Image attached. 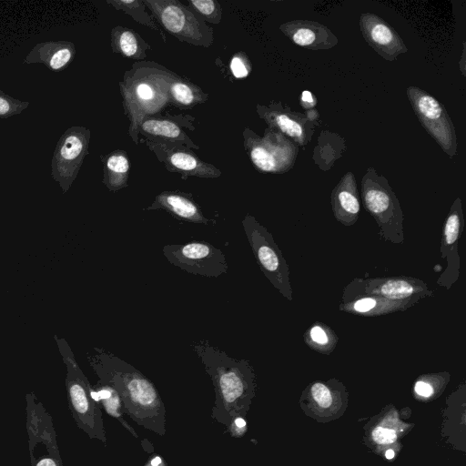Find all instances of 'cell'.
Returning a JSON list of instances; mask_svg holds the SVG:
<instances>
[{
  "label": "cell",
  "instance_id": "obj_1",
  "mask_svg": "<svg viewBox=\"0 0 466 466\" xmlns=\"http://www.w3.org/2000/svg\"><path fill=\"white\" fill-rule=\"evenodd\" d=\"M87 360L98 380L120 396L124 411L133 421L160 437L166 434V408L153 384L142 372L113 353L94 348Z\"/></svg>",
  "mask_w": 466,
  "mask_h": 466
},
{
  "label": "cell",
  "instance_id": "obj_2",
  "mask_svg": "<svg viewBox=\"0 0 466 466\" xmlns=\"http://www.w3.org/2000/svg\"><path fill=\"white\" fill-rule=\"evenodd\" d=\"M192 349L209 375L215 391L211 418L229 427L236 418H245L255 395V373L246 360H237L207 339L192 343Z\"/></svg>",
  "mask_w": 466,
  "mask_h": 466
},
{
  "label": "cell",
  "instance_id": "obj_3",
  "mask_svg": "<svg viewBox=\"0 0 466 466\" xmlns=\"http://www.w3.org/2000/svg\"><path fill=\"white\" fill-rule=\"evenodd\" d=\"M175 72L154 61H137L118 82L124 114L129 121L127 134L139 144L138 127L147 118L161 115L168 106V87Z\"/></svg>",
  "mask_w": 466,
  "mask_h": 466
},
{
  "label": "cell",
  "instance_id": "obj_4",
  "mask_svg": "<svg viewBox=\"0 0 466 466\" xmlns=\"http://www.w3.org/2000/svg\"><path fill=\"white\" fill-rule=\"evenodd\" d=\"M66 366V389L68 407L76 426L90 439L106 444V434L101 406L94 390L77 364L66 340L54 336Z\"/></svg>",
  "mask_w": 466,
  "mask_h": 466
},
{
  "label": "cell",
  "instance_id": "obj_5",
  "mask_svg": "<svg viewBox=\"0 0 466 466\" xmlns=\"http://www.w3.org/2000/svg\"><path fill=\"white\" fill-rule=\"evenodd\" d=\"M360 198L365 209L375 219L380 236L394 244L403 242V213L388 179L368 167L360 182Z\"/></svg>",
  "mask_w": 466,
  "mask_h": 466
},
{
  "label": "cell",
  "instance_id": "obj_6",
  "mask_svg": "<svg viewBox=\"0 0 466 466\" xmlns=\"http://www.w3.org/2000/svg\"><path fill=\"white\" fill-rule=\"evenodd\" d=\"M160 28L183 43L209 47L214 30L178 0H142Z\"/></svg>",
  "mask_w": 466,
  "mask_h": 466
},
{
  "label": "cell",
  "instance_id": "obj_7",
  "mask_svg": "<svg viewBox=\"0 0 466 466\" xmlns=\"http://www.w3.org/2000/svg\"><path fill=\"white\" fill-rule=\"evenodd\" d=\"M244 149L261 173L284 174L293 168L299 147L288 137L269 127L259 137L249 127L242 132Z\"/></svg>",
  "mask_w": 466,
  "mask_h": 466
},
{
  "label": "cell",
  "instance_id": "obj_8",
  "mask_svg": "<svg viewBox=\"0 0 466 466\" xmlns=\"http://www.w3.org/2000/svg\"><path fill=\"white\" fill-rule=\"evenodd\" d=\"M25 403L30 466H64L51 414L34 392L26 393Z\"/></svg>",
  "mask_w": 466,
  "mask_h": 466
},
{
  "label": "cell",
  "instance_id": "obj_9",
  "mask_svg": "<svg viewBox=\"0 0 466 466\" xmlns=\"http://www.w3.org/2000/svg\"><path fill=\"white\" fill-rule=\"evenodd\" d=\"M244 232L263 274L289 300H292L289 266L272 235L252 215L242 220Z\"/></svg>",
  "mask_w": 466,
  "mask_h": 466
},
{
  "label": "cell",
  "instance_id": "obj_10",
  "mask_svg": "<svg viewBox=\"0 0 466 466\" xmlns=\"http://www.w3.org/2000/svg\"><path fill=\"white\" fill-rule=\"evenodd\" d=\"M410 104L420 125L451 158L457 155V135L445 106L425 90L410 86Z\"/></svg>",
  "mask_w": 466,
  "mask_h": 466
},
{
  "label": "cell",
  "instance_id": "obj_11",
  "mask_svg": "<svg viewBox=\"0 0 466 466\" xmlns=\"http://www.w3.org/2000/svg\"><path fill=\"white\" fill-rule=\"evenodd\" d=\"M368 296L415 304L425 297L432 296V291L425 282L410 277L354 279L345 287L341 302Z\"/></svg>",
  "mask_w": 466,
  "mask_h": 466
},
{
  "label": "cell",
  "instance_id": "obj_12",
  "mask_svg": "<svg viewBox=\"0 0 466 466\" xmlns=\"http://www.w3.org/2000/svg\"><path fill=\"white\" fill-rule=\"evenodd\" d=\"M91 131L83 126L67 128L59 137L51 159V177L66 193L88 155Z\"/></svg>",
  "mask_w": 466,
  "mask_h": 466
},
{
  "label": "cell",
  "instance_id": "obj_13",
  "mask_svg": "<svg viewBox=\"0 0 466 466\" xmlns=\"http://www.w3.org/2000/svg\"><path fill=\"white\" fill-rule=\"evenodd\" d=\"M163 254L171 264L194 275L216 278L228 268L223 252L206 241L168 244Z\"/></svg>",
  "mask_w": 466,
  "mask_h": 466
},
{
  "label": "cell",
  "instance_id": "obj_14",
  "mask_svg": "<svg viewBox=\"0 0 466 466\" xmlns=\"http://www.w3.org/2000/svg\"><path fill=\"white\" fill-rule=\"evenodd\" d=\"M194 121L195 118L189 115L172 116L167 113L166 116H151L140 124L139 137L156 144L198 150L200 147L184 130H195Z\"/></svg>",
  "mask_w": 466,
  "mask_h": 466
},
{
  "label": "cell",
  "instance_id": "obj_15",
  "mask_svg": "<svg viewBox=\"0 0 466 466\" xmlns=\"http://www.w3.org/2000/svg\"><path fill=\"white\" fill-rule=\"evenodd\" d=\"M256 112L268 127L279 132L298 147L307 146L314 135L315 123L305 114L294 111L279 101H272L268 106L257 104Z\"/></svg>",
  "mask_w": 466,
  "mask_h": 466
},
{
  "label": "cell",
  "instance_id": "obj_16",
  "mask_svg": "<svg viewBox=\"0 0 466 466\" xmlns=\"http://www.w3.org/2000/svg\"><path fill=\"white\" fill-rule=\"evenodd\" d=\"M139 141L154 153L167 171L180 175L183 179L188 177L217 178L222 175L220 169L199 158L192 149L156 144L141 138Z\"/></svg>",
  "mask_w": 466,
  "mask_h": 466
},
{
  "label": "cell",
  "instance_id": "obj_17",
  "mask_svg": "<svg viewBox=\"0 0 466 466\" xmlns=\"http://www.w3.org/2000/svg\"><path fill=\"white\" fill-rule=\"evenodd\" d=\"M360 29L367 44L383 59L395 61L400 54L408 52L401 36L383 18L374 13L360 15Z\"/></svg>",
  "mask_w": 466,
  "mask_h": 466
},
{
  "label": "cell",
  "instance_id": "obj_18",
  "mask_svg": "<svg viewBox=\"0 0 466 466\" xmlns=\"http://www.w3.org/2000/svg\"><path fill=\"white\" fill-rule=\"evenodd\" d=\"M463 226L461 199L457 198L445 219L441 243V258L447 260V267L439 278L438 284L448 289L458 279L460 274L458 241L463 230Z\"/></svg>",
  "mask_w": 466,
  "mask_h": 466
},
{
  "label": "cell",
  "instance_id": "obj_19",
  "mask_svg": "<svg viewBox=\"0 0 466 466\" xmlns=\"http://www.w3.org/2000/svg\"><path fill=\"white\" fill-rule=\"evenodd\" d=\"M279 30L296 46L313 51L330 49L339 42L328 26L317 21L295 19L281 24Z\"/></svg>",
  "mask_w": 466,
  "mask_h": 466
},
{
  "label": "cell",
  "instance_id": "obj_20",
  "mask_svg": "<svg viewBox=\"0 0 466 466\" xmlns=\"http://www.w3.org/2000/svg\"><path fill=\"white\" fill-rule=\"evenodd\" d=\"M330 203L335 218L345 226H352L359 218L360 202L354 174L348 171L332 189Z\"/></svg>",
  "mask_w": 466,
  "mask_h": 466
},
{
  "label": "cell",
  "instance_id": "obj_21",
  "mask_svg": "<svg viewBox=\"0 0 466 466\" xmlns=\"http://www.w3.org/2000/svg\"><path fill=\"white\" fill-rule=\"evenodd\" d=\"M147 210L162 209L174 218L193 223L208 225V219L192 195L178 190H165L157 194Z\"/></svg>",
  "mask_w": 466,
  "mask_h": 466
},
{
  "label": "cell",
  "instance_id": "obj_22",
  "mask_svg": "<svg viewBox=\"0 0 466 466\" xmlns=\"http://www.w3.org/2000/svg\"><path fill=\"white\" fill-rule=\"evenodd\" d=\"M76 46L70 41H46L36 44L25 56L23 65L43 64L49 70L61 72L76 56Z\"/></svg>",
  "mask_w": 466,
  "mask_h": 466
},
{
  "label": "cell",
  "instance_id": "obj_23",
  "mask_svg": "<svg viewBox=\"0 0 466 466\" xmlns=\"http://www.w3.org/2000/svg\"><path fill=\"white\" fill-rule=\"evenodd\" d=\"M103 165L102 182L109 191L116 192L128 186L130 160L127 151L116 149L100 155Z\"/></svg>",
  "mask_w": 466,
  "mask_h": 466
},
{
  "label": "cell",
  "instance_id": "obj_24",
  "mask_svg": "<svg viewBox=\"0 0 466 466\" xmlns=\"http://www.w3.org/2000/svg\"><path fill=\"white\" fill-rule=\"evenodd\" d=\"M112 52L124 57L143 61L150 45L137 32L123 25L114 26L110 31Z\"/></svg>",
  "mask_w": 466,
  "mask_h": 466
},
{
  "label": "cell",
  "instance_id": "obj_25",
  "mask_svg": "<svg viewBox=\"0 0 466 466\" xmlns=\"http://www.w3.org/2000/svg\"><path fill=\"white\" fill-rule=\"evenodd\" d=\"M413 305L414 303L411 302L394 301L380 297L368 296L348 302H341L339 309L349 313L376 316L396 310H404Z\"/></svg>",
  "mask_w": 466,
  "mask_h": 466
},
{
  "label": "cell",
  "instance_id": "obj_26",
  "mask_svg": "<svg viewBox=\"0 0 466 466\" xmlns=\"http://www.w3.org/2000/svg\"><path fill=\"white\" fill-rule=\"evenodd\" d=\"M168 96L170 105L181 110L203 104L209 97L200 86L178 75L169 84Z\"/></svg>",
  "mask_w": 466,
  "mask_h": 466
},
{
  "label": "cell",
  "instance_id": "obj_27",
  "mask_svg": "<svg viewBox=\"0 0 466 466\" xmlns=\"http://www.w3.org/2000/svg\"><path fill=\"white\" fill-rule=\"evenodd\" d=\"M94 395L100 406L105 410L107 415L114 418L125 428L133 437L138 438V434L134 428L124 418V405L116 390L107 383L97 380L92 386Z\"/></svg>",
  "mask_w": 466,
  "mask_h": 466
},
{
  "label": "cell",
  "instance_id": "obj_28",
  "mask_svg": "<svg viewBox=\"0 0 466 466\" xmlns=\"http://www.w3.org/2000/svg\"><path fill=\"white\" fill-rule=\"evenodd\" d=\"M106 4L116 10L122 11L131 16L137 23L153 30L166 43L164 31L156 23L151 14L147 11L146 5L140 0H106Z\"/></svg>",
  "mask_w": 466,
  "mask_h": 466
},
{
  "label": "cell",
  "instance_id": "obj_29",
  "mask_svg": "<svg viewBox=\"0 0 466 466\" xmlns=\"http://www.w3.org/2000/svg\"><path fill=\"white\" fill-rule=\"evenodd\" d=\"M304 339L311 349L326 354L334 350L338 341L336 334L322 323L313 325L308 333H305Z\"/></svg>",
  "mask_w": 466,
  "mask_h": 466
},
{
  "label": "cell",
  "instance_id": "obj_30",
  "mask_svg": "<svg viewBox=\"0 0 466 466\" xmlns=\"http://www.w3.org/2000/svg\"><path fill=\"white\" fill-rule=\"evenodd\" d=\"M188 7L204 22L218 25L222 20V7L217 0H187Z\"/></svg>",
  "mask_w": 466,
  "mask_h": 466
},
{
  "label": "cell",
  "instance_id": "obj_31",
  "mask_svg": "<svg viewBox=\"0 0 466 466\" xmlns=\"http://www.w3.org/2000/svg\"><path fill=\"white\" fill-rule=\"evenodd\" d=\"M29 102L21 101L0 90V118H8L21 114L29 106Z\"/></svg>",
  "mask_w": 466,
  "mask_h": 466
},
{
  "label": "cell",
  "instance_id": "obj_32",
  "mask_svg": "<svg viewBox=\"0 0 466 466\" xmlns=\"http://www.w3.org/2000/svg\"><path fill=\"white\" fill-rule=\"evenodd\" d=\"M229 70L231 75L237 79H243L249 76L252 70V64L245 52L238 51L231 56Z\"/></svg>",
  "mask_w": 466,
  "mask_h": 466
},
{
  "label": "cell",
  "instance_id": "obj_33",
  "mask_svg": "<svg viewBox=\"0 0 466 466\" xmlns=\"http://www.w3.org/2000/svg\"><path fill=\"white\" fill-rule=\"evenodd\" d=\"M311 396L315 402L321 408H329L333 402L330 390L326 385L317 382L310 388Z\"/></svg>",
  "mask_w": 466,
  "mask_h": 466
},
{
  "label": "cell",
  "instance_id": "obj_34",
  "mask_svg": "<svg viewBox=\"0 0 466 466\" xmlns=\"http://www.w3.org/2000/svg\"><path fill=\"white\" fill-rule=\"evenodd\" d=\"M373 440L380 444H388L396 441L394 431L385 428H376L372 432Z\"/></svg>",
  "mask_w": 466,
  "mask_h": 466
},
{
  "label": "cell",
  "instance_id": "obj_35",
  "mask_svg": "<svg viewBox=\"0 0 466 466\" xmlns=\"http://www.w3.org/2000/svg\"><path fill=\"white\" fill-rule=\"evenodd\" d=\"M246 420L245 418H236L233 420L227 431L235 438H240L246 432Z\"/></svg>",
  "mask_w": 466,
  "mask_h": 466
},
{
  "label": "cell",
  "instance_id": "obj_36",
  "mask_svg": "<svg viewBox=\"0 0 466 466\" xmlns=\"http://www.w3.org/2000/svg\"><path fill=\"white\" fill-rule=\"evenodd\" d=\"M299 105L307 111L315 108L317 99L310 91L303 90L299 97Z\"/></svg>",
  "mask_w": 466,
  "mask_h": 466
},
{
  "label": "cell",
  "instance_id": "obj_37",
  "mask_svg": "<svg viewBox=\"0 0 466 466\" xmlns=\"http://www.w3.org/2000/svg\"><path fill=\"white\" fill-rule=\"evenodd\" d=\"M414 390L418 395L425 398L430 397L433 392L431 385L424 380H418L415 383Z\"/></svg>",
  "mask_w": 466,
  "mask_h": 466
},
{
  "label": "cell",
  "instance_id": "obj_38",
  "mask_svg": "<svg viewBox=\"0 0 466 466\" xmlns=\"http://www.w3.org/2000/svg\"><path fill=\"white\" fill-rule=\"evenodd\" d=\"M144 466H167L166 461L158 454H154L148 458Z\"/></svg>",
  "mask_w": 466,
  "mask_h": 466
},
{
  "label": "cell",
  "instance_id": "obj_39",
  "mask_svg": "<svg viewBox=\"0 0 466 466\" xmlns=\"http://www.w3.org/2000/svg\"><path fill=\"white\" fill-rule=\"evenodd\" d=\"M305 116L309 121L313 123H316V121L319 119V113L315 108L307 110Z\"/></svg>",
  "mask_w": 466,
  "mask_h": 466
},
{
  "label": "cell",
  "instance_id": "obj_40",
  "mask_svg": "<svg viewBox=\"0 0 466 466\" xmlns=\"http://www.w3.org/2000/svg\"><path fill=\"white\" fill-rule=\"evenodd\" d=\"M465 43H463V49H462V54H461V61H460V65H461V74L463 76H465V69H464V66H465V63H464V59H465Z\"/></svg>",
  "mask_w": 466,
  "mask_h": 466
},
{
  "label": "cell",
  "instance_id": "obj_41",
  "mask_svg": "<svg viewBox=\"0 0 466 466\" xmlns=\"http://www.w3.org/2000/svg\"><path fill=\"white\" fill-rule=\"evenodd\" d=\"M385 456L387 459H392L394 457V451L392 450H388Z\"/></svg>",
  "mask_w": 466,
  "mask_h": 466
}]
</instances>
